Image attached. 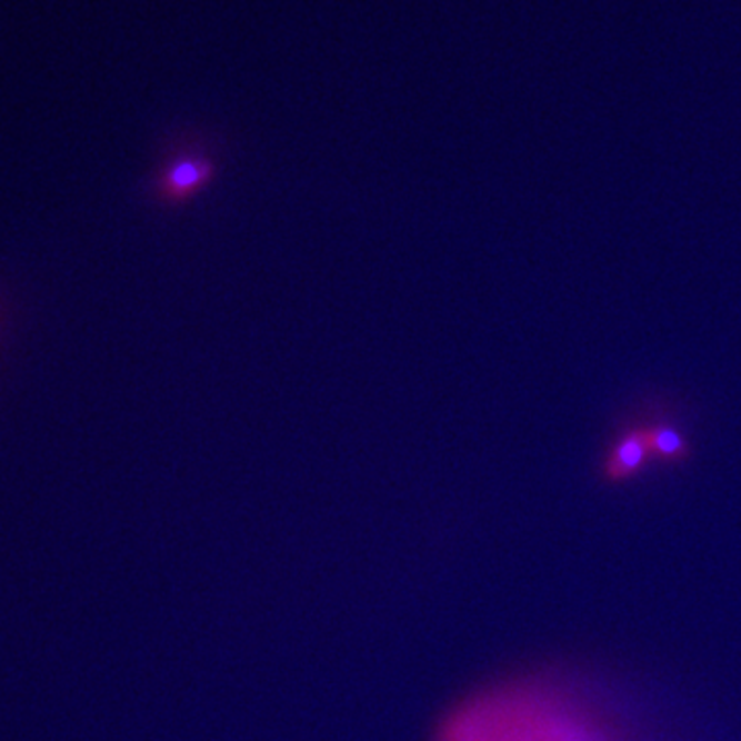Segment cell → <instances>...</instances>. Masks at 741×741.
<instances>
[{
  "label": "cell",
  "mask_w": 741,
  "mask_h": 741,
  "mask_svg": "<svg viewBox=\"0 0 741 741\" xmlns=\"http://www.w3.org/2000/svg\"><path fill=\"white\" fill-rule=\"evenodd\" d=\"M439 741H605L585 719L525 692H497L451 714Z\"/></svg>",
  "instance_id": "6da1fadb"
},
{
  "label": "cell",
  "mask_w": 741,
  "mask_h": 741,
  "mask_svg": "<svg viewBox=\"0 0 741 741\" xmlns=\"http://www.w3.org/2000/svg\"><path fill=\"white\" fill-rule=\"evenodd\" d=\"M221 171V149L207 134L182 132L166 140L161 161L151 178V198L166 209L197 200Z\"/></svg>",
  "instance_id": "7a4b0ae2"
},
{
  "label": "cell",
  "mask_w": 741,
  "mask_h": 741,
  "mask_svg": "<svg viewBox=\"0 0 741 741\" xmlns=\"http://www.w3.org/2000/svg\"><path fill=\"white\" fill-rule=\"evenodd\" d=\"M649 455H651V451H649L647 431L630 433L610 453V458L605 462V475L610 480H615V482L618 480H629L632 475L641 472V468H643Z\"/></svg>",
  "instance_id": "3957f363"
},
{
  "label": "cell",
  "mask_w": 741,
  "mask_h": 741,
  "mask_svg": "<svg viewBox=\"0 0 741 741\" xmlns=\"http://www.w3.org/2000/svg\"><path fill=\"white\" fill-rule=\"evenodd\" d=\"M647 441H649V451L659 460L673 462L684 455L685 443L682 434L673 431L670 427H655L647 431Z\"/></svg>",
  "instance_id": "277c9868"
}]
</instances>
